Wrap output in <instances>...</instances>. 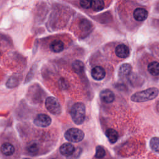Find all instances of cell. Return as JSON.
I'll return each mask as SVG.
<instances>
[{"label":"cell","mask_w":159,"mask_h":159,"mask_svg":"<svg viewBox=\"0 0 159 159\" xmlns=\"http://www.w3.org/2000/svg\"><path fill=\"white\" fill-rule=\"evenodd\" d=\"M133 16L137 21H143L147 18L148 12L143 8L139 7L134 11Z\"/></svg>","instance_id":"obj_9"},{"label":"cell","mask_w":159,"mask_h":159,"mask_svg":"<svg viewBox=\"0 0 159 159\" xmlns=\"http://www.w3.org/2000/svg\"><path fill=\"white\" fill-rule=\"evenodd\" d=\"M20 78L16 75H14L11 76L7 81L6 85L8 88H13L17 86L20 83Z\"/></svg>","instance_id":"obj_14"},{"label":"cell","mask_w":159,"mask_h":159,"mask_svg":"<svg viewBox=\"0 0 159 159\" xmlns=\"http://www.w3.org/2000/svg\"><path fill=\"white\" fill-rule=\"evenodd\" d=\"M104 7V2L102 1L97 0L91 1V7L96 11H99L103 9Z\"/></svg>","instance_id":"obj_20"},{"label":"cell","mask_w":159,"mask_h":159,"mask_svg":"<svg viewBox=\"0 0 159 159\" xmlns=\"http://www.w3.org/2000/svg\"><path fill=\"white\" fill-rule=\"evenodd\" d=\"M150 146L153 151L159 153V137H154L152 138L150 141Z\"/></svg>","instance_id":"obj_19"},{"label":"cell","mask_w":159,"mask_h":159,"mask_svg":"<svg viewBox=\"0 0 159 159\" xmlns=\"http://www.w3.org/2000/svg\"><path fill=\"white\" fill-rule=\"evenodd\" d=\"M106 135L111 143H114L118 139V134L117 131L113 129H108L106 132Z\"/></svg>","instance_id":"obj_15"},{"label":"cell","mask_w":159,"mask_h":159,"mask_svg":"<svg viewBox=\"0 0 159 159\" xmlns=\"http://www.w3.org/2000/svg\"><path fill=\"white\" fill-rule=\"evenodd\" d=\"M75 150V149L74 146L70 143H65L60 147V153L65 156H70Z\"/></svg>","instance_id":"obj_10"},{"label":"cell","mask_w":159,"mask_h":159,"mask_svg":"<svg viewBox=\"0 0 159 159\" xmlns=\"http://www.w3.org/2000/svg\"><path fill=\"white\" fill-rule=\"evenodd\" d=\"M84 137V132L78 128H71L67 130L65 133V139L71 142H79L81 141Z\"/></svg>","instance_id":"obj_4"},{"label":"cell","mask_w":159,"mask_h":159,"mask_svg":"<svg viewBox=\"0 0 159 159\" xmlns=\"http://www.w3.org/2000/svg\"><path fill=\"white\" fill-rule=\"evenodd\" d=\"M72 68L76 73H81L84 70V64L80 60H75L72 63Z\"/></svg>","instance_id":"obj_18"},{"label":"cell","mask_w":159,"mask_h":159,"mask_svg":"<svg viewBox=\"0 0 159 159\" xmlns=\"http://www.w3.org/2000/svg\"><path fill=\"white\" fill-rule=\"evenodd\" d=\"M106 155V151L104 148L102 146H98L96 148V153L95 157L96 158H102Z\"/></svg>","instance_id":"obj_21"},{"label":"cell","mask_w":159,"mask_h":159,"mask_svg":"<svg viewBox=\"0 0 159 159\" xmlns=\"http://www.w3.org/2000/svg\"><path fill=\"white\" fill-rule=\"evenodd\" d=\"M115 52L116 55L121 58H125L130 54L129 47L124 44L118 45L116 48Z\"/></svg>","instance_id":"obj_7"},{"label":"cell","mask_w":159,"mask_h":159,"mask_svg":"<svg viewBox=\"0 0 159 159\" xmlns=\"http://www.w3.org/2000/svg\"><path fill=\"white\" fill-rule=\"evenodd\" d=\"M132 71V66L129 63L122 64L119 68L118 74L120 77H126L129 75Z\"/></svg>","instance_id":"obj_13"},{"label":"cell","mask_w":159,"mask_h":159,"mask_svg":"<svg viewBox=\"0 0 159 159\" xmlns=\"http://www.w3.org/2000/svg\"><path fill=\"white\" fill-rule=\"evenodd\" d=\"M52 159H55V158H52Z\"/></svg>","instance_id":"obj_27"},{"label":"cell","mask_w":159,"mask_h":159,"mask_svg":"<svg viewBox=\"0 0 159 159\" xmlns=\"http://www.w3.org/2000/svg\"><path fill=\"white\" fill-rule=\"evenodd\" d=\"M91 27V24L88 20H82L80 24V27L81 30H82L83 31H87V30H89Z\"/></svg>","instance_id":"obj_22"},{"label":"cell","mask_w":159,"mask_h":159,"mask_svg":"<svg viewBox=\"0 0 159 159\" xmlns=\"http://www.w3.org/2000/svg\"><path fill=\"white\" fill-rule=\"evenodd\" d=\"M147 70L153 76L159 75V63L157 61H152L147 66Z\"/></svg>","instance_id":"obj_16"},{"label":"cell","mask_w":159,"mask_h":159,"mask_svg":"<svg viewBox=\"0 0 159 159\" xmlns=\"http://www.w3.org/2000/svg\"><path fill=\"white\" fill-rule=\"evenodd\" d=\"M156 109H157V112L159 113V100L157 101V102L156 104Z\"/></svg>","instance_id":"obj_25"},{"label":"cell","mask_w":159,"mask_h":159,"mask_svg":"<svg viewBox=\"0 0 159 159\" xmlns=\"http://www.w3.org/2000/svg\"><path fill=\"white\" fill-rule=\"evenodd\" d=\"M24 159H30V158H24Z\"/></svg>","instance_id":"obj_26"},{"label":"cell","mask_w":159,"mask_h":159,"mask_svg":"<svg viewBox=\"0 0 159 159\" xmlns=\"http://www.w3.org/2000/svg\"><path fill=\"white\" fill-rule=\"evenodd\" d=\"M50 48L55 53H59L64 49V44L63 42L60 40H55L50 43Z\"/></svg>","instance_id":"obj_12"},{"label":"cell","mask_w":159,"mask_h":159,"mask_svg":"<svg viewBox=\"0 0 159 159\" xmlns=\"http://www.w3.org/2000/svg\"><path fill=\"white\" fill-rule=\"evenodd\" d=\"M45 107L48 112L53 115H59L61 112V107L58 100L53 96H49L45 99Z\"/></svg>","instance_id":"obj_3"},{"label":"cell","mask_w":159,"mask_h":159,"mask_svg":"<svg viewBox=\"0 0 159 159\" xmlns=\"http://www.w3.org/2000/svg\"><path fill=\"white\" fill-rule=\"evenodd\" d=\"M80 6L84 9H89L91 7V1H81L80 2Z\"/></svg>","instance_id":"obj_23"},{"label":"cell","mask_w":159,"mask_h":159,"mask_svg":"<svg viewBox=\"0 0 159 159\" xmlns=\"http://www.w3.org/2000/svg\"><path fill=\"white\" fill-rule=\"evenodd\" d=\"M99 96L101 99L106 103H111L115 99V95L114 93L109 89H105L101 91Z\"/></svg>","instance_id":"obj_6"},{"label":"cell","mask_w":159,"mask_h":159,"mask_svg":"<svg viewBox=\"0 0 159 159\" xmlns=\"http://www.w3.org/2000/svg\"><path fill=\"white\" fill-rule=\"evenodd\" d=\"M86 107L83 103L78 102L74 104L70 110V114L73 121L77 125L81 124L85 119Z\"/></svg>","instance_id":"obj_2"},{"label":"cell","mask_w":159,"mask_h":159,"mask_svg":"<svg viewBox=\"0 0 159 159\" xmlns=\"http://www.w3.org/2000/svg\"><path fill=\"white\" fill-rule=\"evenodd\" d=\"M91 76L96 80H101L106 76V71L103 68L99 66H94L91 70Z\"/></svg>","instance_id":"obj_8"},{"label":"cell","mask_w":159,"mask_h":159,"mask_svg":"<svg viewBox=\"0 0 159 159\" xmlns=\"http://www.w3.org/2000/svg\"><path fill=\"white\" fill-rule=\"evenodd\" d=\"M158 89L157 88H150L143 91L134 93L131 96V100L135 102H142L155 99L158 94Z\"/></svg>","instance_id":"obj_1"},{"label":"cell","mask_w":159,"mask_h":159,"mask_svg":"<svg viewBox=\"0 0 159 159\" xmlns=\"http://www.w3.org/2000/svg\"><path fill=\"white\" fill-rule=\"evenodd\" d=\"M81 153V150H75V152L69 157H68L67 159H78V158L80 157Z\"/></svg>","instance_id":"obj_24"},{"label":"cell","mask_w":159,"mask_h":159,"mask_svg":"<svg viewBox=\"0 0 159 159\" xmlns=\"http://www.w3.org/2000/svg\"><path fill=\"white\" fill-rule=\"evenodd\" d=\"M27 150L30 155H36L39 150V144L35 141L30 142L27 145Z\"/></svg>","instance_id":"obj_17"},{"label":"cell","mask_w":159,"mask_h":159,"mask_svg":"<svg viewBox=\"0 0 159 159\" xmlns=\"http://www.w3.org/2000/svg\"><path fill=\"white\" fill-rule=\"evenodd\" d=\"M1 152L6 156L12 155L15 152L14 147L10 143H4L1 145L0 148Z\"/></svg>","instance_id":"obj_11"},{"label":"cell","mask_w":159,"mask_h":159,"mask_svg":"<svg viewBox=\"0 0 159 159\" xmlns=\"http://www.w3.org/2000/svg\"><path fill=\"white\" fill-rule=\"evenodd\" d=\"M52 123V119L49 116L45 114H39L34 119V124L40 127H47Z\"/></svg>","instance_id":"obj_5"}]
</instances>
